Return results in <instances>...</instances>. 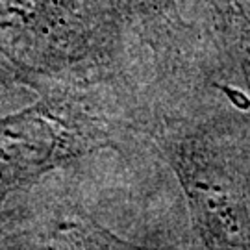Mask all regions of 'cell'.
<instances>
[{"mask_svg": "<svg viewBox=\"0 0 250 250\" xmlns=\"http://www.w3.org/2000/svg\"><path fill=\"white\" fill-rule=\"evenodd\" d=\"M224 43L239 58L250 80V0H209Z\"/></svg>", "mask_w": 250, "mask_h": 250, "instance_id": "1", "label": "cell"}, {"mask_svg": "<svg viewBox=\"0 0 250 250\" xmlns=\"http://www.w3.org/2000/svg\"><path fill=\"white\" fill-rule=\"evenodd\" d=\"M146 8H152L156 11H163V13H174V2L172 0H141Z\"/></svg>", "mask_w": 250, "mask_h": 250, "instance_id": "2", "label": "cell"}]
</instances>
